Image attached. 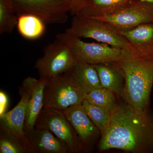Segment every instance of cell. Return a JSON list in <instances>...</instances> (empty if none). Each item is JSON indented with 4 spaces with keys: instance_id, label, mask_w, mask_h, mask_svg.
Wrapping results in <instances>:
<instances>
[{
    "instance_id": "obj_7",
    "label": "cell",
    "mask_w": 153,
    "mask_h": 153,
    "mask_svg": "<svg viewBox=\"0 0 153 153\" xmlns=\"http://www.w3.org/2000/svg\"><path fill=\"white\" fill-rule=\"evenodd\" d=\"M36 128L52 132L66 146L68 153L85 152L73 127L62 110L43 108L35 123Z\"/></svg>"
},
{
    "instance_id": "obj_22",
    "label": "cell",
    "mask_w": 153,
    "mask_h": 153,
    "mask_svg": "<svg viewBox=\"0 0 153 153\" xmlns=\"http://www.w3.org/2000/svg\"><path fill=\"white\" fill-rule=\"evenodd\" d=\"M0 153H29L20 141L10 134L0 130Z\"/></svg>"
},
{
    "instance_id": "obj_19",
    "label": "cell",
    "mask_w": 153,
    "mask_h": 153,
    "mask_svg": "<svg viewBox=\"0 0 153 153\" xmlns=\"http://www.w3.org/2000/svg\"><path fill=\"white\" fill-rule=\"evenodd\" d=\"M13 0H0V34L11 33L17 26Z\"/></svg>"
},
{
    "instance_id": "obj_6",
    "label": "cell",
    "mask_w": 153,
    "mask_h": 153,
    "mask_svg": "<svg viewBox=\"0 0 153 153\" xmlns=\"http://www.w3.org/2000/svg\"><path fill=\"white\" fill-rule=\"evenodd\" d=\"M56 37L69 45L76 62L93 65L112 63L119 58L122 51L120 48L110 47L104 43H86L65 32L58 34Z\"/></svg>"
},
{
    "instance_id": "obj_8",
    "label": "cell",
    "mask_w": 153,
    "mask_h": 153,
    "mask_svg": "<svg viewBox=\"0 0 153 153\" xmlns=\"http://www.w3.org/2000/svg\"><path fill=\"white\" fill-rule=\"evenodd\" d=\"M18 16L34 15L45 24H63L68 19L69 12L66 0H13Z\"/></svg>"
},
{
    "instance_id": "obj_23",
    "label": "cell",
    "mask_w": 153,
    "mask_h": 153,
    "mask_svg": "<svg viewBox=\"0 0 153 153\" xmlns=\"http://www.w3.org/2000/svg\"><path fill=\"white\" fill-rule=\"evenodd\" d=\"M69 12L71 15L76 16L78 11L81 8L85 0H66Z\"/></svg>"
},
{
    "instance_id": "obj_21",
    "label": "cell",
    "mask_w": 153,
    "mask_h": 153,
    "mask_svg": "<svg viewBox=\"0 0 153 153\" xmlns=\"http://www.w3.org/2000/svg\"><path fill=\"white\" fill-rule=\"evenodd\" d=\"M81 104L92 122L99 130L101 135L109 123L111 111L91 104L85 99Z\"/></svg>"
},
{
    "instance_id": "obj_17",
    "label": "cell",
    "mask_w": 153,
    "mask_h": 153,
    "mask_svg": "<svg viewBox=\"0 0 153 153\" xmlns=\"http://www.w3.org/2000/svg\"><path fill=\"white\" fill-rule=\"evenodd\" d=\"M94 66L97 71L102 87L112 91L120 96L125 85L124 76L121 69L114 62Z\"/></svg>"
},
{
    "instance_id": "obj_9",
    "label": "cell",
    "mask_w": 153,
    "mask_h": 153,
    "mask_svg": "<svg viewBox=\"0 0 153 153\" xmlns=\"http://www.w3.org/2000/svg\"><path fill=\"white\" fill-rule=\"evenodd\" d=\"M96 19L108 23L119 32L126 31L153 22V6L135 0L114 13Z\"/></svg>"
},
{
    "instance_id": "obj_10",
    "label": "cell",
    "mask_w": 153,
    "mask_h": 153,
    "mask_svg": "<svg viewBox=\"0 0 153 153\" xmlns=\"http://www.w3.org/2000/svg\"><path fill=\"white\" fill-rule=\"evenodd\" d=\"M20 101L13 109L0 116V130L10 134L19 140L27 149L29 145L24 130L27 114L28 93L25 86L19 87Z\"/></svg>"
},
{
    "instance_id": "obj_25",
    "label": "cell",
    "mask_w": 153,
    "mask_h": 153,
    "mask_svg": "<svg viewBox=\"0 0 153 153\" xmlns=\"http://www.w3.org/2000/svg\"><path fill=\"white\" fill-rule=\"evenodd\" d=\"M140 1L148 3L153 6V0H140Z\"/></svg>"
},
{
    "instance_id": "obj_4",
    "label": "cell",
    "mask_w": 153,
    "mask_h": 153,
    "mask_svg": "<svg viewBox=\"0 0 153 153\" xmlns=\"http://www.w3.org/2000/svg\"><path fill=\"white\" fill-rule=\"evenodd\" d=\"M65 33L79 38H89L110 46L123 49L128 43L112 25L96 18L74 16Z\"/></svg>"
},
{
    "instance_id": "obj_18",
    "label": "cell",
    "mask_w": 153,
    "mask_h": 153,
    "mask_svg": "<svg viewBox=\"0 0 153 153\" xmlns=\"http://www.w3.org/2000/svg\"><path fill=\"white\" fill-rule=\"evenodd\" d=\"M18 17L17 28L20 34L27 39H36L44 34L45 23L34 15L25 14Z\"/></svg>"
},
{
    "instance_id": "obj_15",
    "label": "cell",
    "mask_w": 153,
    "mask_h": 153,
    "mask_svg": "<svg viewBox=\"0 0 153 153\" xmlns=\"http://www.w3.org/2000/svg\"><path fill=\"white\" fill-rule=\"evenodd\" d=\"M135 0H85L76 16L97 18L123 8Z\"/></svg>"
},
{
    "instance_id": "obj_14",
    "label": "cell",
    "mask_w": 153,
    "mask_h": 153,
    "mask_svg": "<svg viewBox=\"0 0 153 153\" xmlns=\"http://www.w3.org/2000/svg\"><path fill=\"white\" fill-rule=\"evenodd\" d=\"M30 153H68L66 145L52 132L34 128L26 132Z\"/></svg>"
},
{
    "instance_id": "obj_13",
    "label": "cell",
    "mask_w": 153,
    "mask_h": 153,
    "mask_svg": "<svg viewBox=\"0 0 153 153\" xmlns=\"http://www.w3.org/2000/svg\"><path fill=\"white\" fill-rule=\"evenodd\" d=\"M47 79H36L31 76L25 78L22 85L25 86L28 93L27 114L24 130L25 132L35 128V123L43 108L44 92Z\"/></svg>"
},
{
    "instance_id": "obj_1",
    "label": "cell",
    "mask_w": 153,
    "mask_h": 153,
    "mask_svg": "<svg viewBox=\"0 0 153 153\" xmlns=\"http://www.w3.org/2000/svg\"><path fill=\"white\" fill-rule=\"evenodd\" d=\"M100 152L117 149L132 153H153V111L117 104L109 123L101 134Z\"/></svg>"
},
{
    "instance_id": "obj_12",
    "label": "cell",
    "mask_w": 153,
    "mask_h": 153,
    "mask_svg": "<svg viewBox=\"0 0 153 153\" xmlns=\"http://www.w3.org/2000/svg\"><path fill=\"white\" fill-rule=\"evenodd\" d=\"M119 32L134 54L140 58L153 59V22Z\"/></svg>"
},
{
    "instance_id": "obj_24",
    "label": "cell",
    "mask_w": 153,
    "mask_h": 153,
    "mask_svg": "<svg viewBox=\"0 0 153 153\" xmlns=\"http://www.w3.org/2000/svg\"><path fill=\"white\" fill-rule=\"evenodd\" d=\"M8 104L7 96L4 91H0V116L7 112Z\"/></svg>"
},
{
    "instance_id": "obj_5",
    "label": "cell",
    "mask_w": 153,
    "mask_h": 153,
    "mask_svg": "<svg viewBox=\"0 0 153 153\" xmlns=\"http://www.w3.org/2000/svg\"><path fill=\"white\" fill-rule=\"evenodd\" d=\"M76 61L70 46L65 41L57 40L47 45L42 57L36 61L34 68L40 78L48 79L70 70Z\"/></svg>"
},
{
    "instance_id": "obj_16",
    "label": "cell",
    "mask_w": 153,
    "mask_h": 153,
    "mask_svg": "<svg viewBox=\"0 0 153 153\" xmlns=\"http://www.w3.org/2000/svg\"><path fill=\"white\" fill-rule=\"evenodd\" d=\"M66 73L73 82L86 93L102 87L97 71L93 65L76 62Z\"/></svg>"
},
{
    "instance_id": "obj_2",
    "label": "cell",
    "mask_w": 153,
    "mask_h": 153,
    "mask_svg": "<svg viewBox=\"0 0 153 153\" xmlns=\"http://www.w3.org/2000/svg\"><path fill=\"white\" fill-rule=\"evenodd\" d=\"M123 72L125 85L120 97L126 103L137 109L149 106L153 85V59H145L134 54L128 47L122 49L114 62Z\"/></svg>"
},
{
    "instance_id": "obj_11",
    "label": "cell",
    "mask_w": 153,
    "mask_h": 153,
    "mask_svg": "<svg viewBox=\"0 0 153 153\" xmlns=\"http://www.w3.org/2000/svg\"><path fill=\"white\" fill-rule=\"evenodd\" d=\"M62 111L87 152L100 135L99 130L88 115L82 104L72 105Z\"/></svg>"
},
{
    "instance_id": "obj_3",
    "label": "cell",
    "mask_w": 153,
    "mask_h": 153,
    "mask_svg": "<svg viewBox=\"0 0 153 153\" xmlns=\"http://www.w3.org/2000/svg\"><path fill=\"white\" fill-rule=\"evenodd\" d=\"M86 93L66 72L47 79L44 86L43 108L63 110L81 104Z\"/></svg>"
},
{
    "instance_id": "obj_20",
    "label": "cell",
    "mask_w": 153,
    "mask_h": 153,
    "mask_svg": "<svg viewBox=\"0 0 153 153\" xmlns=\"http://www.w3.org/2000/svg\"><path fill=\"white\" fill-rule=\"evenodd\" d=\"M115 94L112 91L101 87L86 93L85 99L91 104L111 111L117 104Z\"/></svg>"
}]
</instances>
